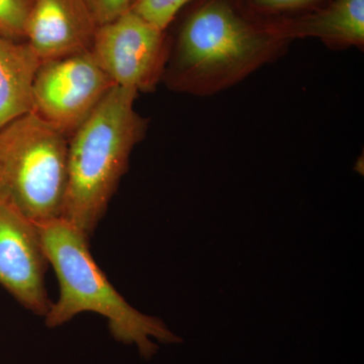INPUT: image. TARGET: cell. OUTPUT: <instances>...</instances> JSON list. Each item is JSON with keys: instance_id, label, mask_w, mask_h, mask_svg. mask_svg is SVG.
<instances>
[{"instance_id": "cell-1", "label": "cell", "mask_w": 364, "mask_h": 364, "mask_svg": "<svg viewBox=\"0 0 364 364\" xmlns=\"http://www.w3.org/2000/svg\"><path fill=\"white\" fill-rule=\"evenodd\" d=\"M138 91L114 85L69 139L61 219L90 238L107 213L144 121L134 109Z\"/></svg>"}, {"instance_id": "cell-2", "label": "cell", "mask_w": 364, "mask_h": 364, "mask_svg": "<svg viewBox=\"0 0 364 364\" xmlns=\"http://www.w3.org/2000/svg\"><path fill=\"white\" fill-rule=\"evenodd\" d=\"M48 262L59 282V296L46 314L49 328L60 327L78 314L92 312L107 318L112 336L124 344L136 345L149 359L158 345L181 341L159 318L136 311L121 296L98 267L90 251V238L63 219L39 224Z\"/></svg>"}, {"instance_id": "cell-3", "label": "cell", "mask_w": 364, "mask_h": 364, "mask_svg": "<svg viewBox=\"0 0 364 364\" xmlns=\"http://www.w3.org/2000/svg\"><path fill=\"white\" fill-rule=\"evenodd\" d=\"M68 144L33 112L0 129V200L38 225L61 219Z\"/></svg>"}, {"instance_id": "cell-4", "label": "cell", "mask_w": 364, "mask_h": 364, "mask_svg": "<svg viewBox=\"0 0 364 364\" xmlns=\"http://www.w3.org/2000/svg\"><path fill=\"white\" fill-rule=\"evenodd\" d=\"M273 39L267 31L243 20L229 4L208 2L182 28L177 64L191 78L223 83L255 66Z\"/></svg>"}, {"instance_id": "cell-5", "label": "cell", "mask_w": 364, "mask_h": 364, "mask_svg": "<svg viewBox=\"0 0 364 364\" xmlns=\"http://www.w3.org/2000/svg\"><path fill=\"white\" fill-rule=\"evenodd\" d=\"M116 85L91 51L42 62L33 85V111L73 135Z\"/></svg>"}, {"instance_id": "cell-6", "label": "cell", "mask_w": 364, "mask_h": 364, "mask_svg": "<svg viewBox=\"0 0 364 364\" xmlns=\"http://www.w3.org/2000/svg\"><path fill=\"white\" fill-rule=\"evenodd\" d=\"M163 32L130 9L98 26L90 51L114 85L149 90L164 60Z\"/></svg>"}, {"instance_id": "cell-7", "label": "cell", "mask_w": 364, "mask_h": 364, "mask_svg": "<svg viewBox=\"0 0 364 364\" xmlns=\"http://www.w3.org/2000/svg\"><path fill=\"white\" fill-rule=\"evenodd\" d=\"M39 226L0 200V286L26 310L45 317L51 301Z\"/></svg>"}, {"instance_id": "cell-8", "label": "cell", "mask_w": 364, "mask_h": 364, "mask_svg": "<svg viewBox=\"0 0 364 364\" xmlns=\"http://www.w3.org/2000/svg\"><path fill=\"white\" fill-rule=\"evenodd\" d=\"M97 28L85 0H33L25 39L42 63L90 51Z\"/></svg>"}, {"instance_id": "cell-9", "label": "cell", "mask_w": 364, "mask_h": 364, "mask_svg": "<svg viewBox=\"0 0 364 364\" xmlns=\"http://www.w3.org/2000/svg\"><path fill=\"white\" fill-rule=\"evenodd\" d=\"M275 39L314 37L336 45L363 46L364 0H335L313 14L267 31Z\"/></svg>"}, {"instance_id": "cell-10", "label": "cell", "mask_w": 364, "mask_h": 364, "mask_svg": "<svg viewBox=\"0 0 364 364\" xmlns=\"http://www.w3.org/2000/svg\"><path fill=\"white\" fill-rule=\"evenodd\" d=\"M41 61L28 43L0 35V129L33 111V85Z\"/></svg>"}, {"instance_id": "cell-11", "label": "cell", "mask_w": 364, "mask_h": 364, "mask_svg": "<svg viewBox=\"0 0 364 364\" xmlns=\"http://www.w3.org/2000/svg\"><path fill=\"white\" fill-rule=\"evenodd\" d=\"M33 2V0H0V35L16 42L25 39Z\"/></svg>"}, {"instance_id": "cell-12", "label": "cell", "mask_w": 364, "mask_h": 364, "mask_svg": "<svg viewBox=\"0 0 364 364\" xmlns=\"http://www.w3.org/2000/svg\"><path fill=\"white\" fill-rule=\"evenodd\" d=\"M188 1L191 0H134L131 9L152 25L164 31Z\"/></svg>"}, {"instance_id": "cell-13", "label": "cell", "mask_w": 364, "mask_h": 364, "mask_svg": "<svg viewBox=\"0 0 364 364\" xmlns=\"http://www.w3.org/2000/svg\"><path fill=\"white\" fill-rule=\"evenodd\" d=\"M134 0H85L98 26L111 23L131 9Z\"/></svg>"}, {"instance_id": "cell-14", "label": "cell", "mask_w": 364, "mask_h": 364, "mask_svg": "<svg viewBox=\"0 0 364 364\" xmlns=\"http://www.w3.org/2000/svg\"><path fill=\"white\" fill-rule=\"evenodd\" d=\"M258 6L269 9H289L306 6L316 0H254Z\"/></svg>"}]
</instances>
